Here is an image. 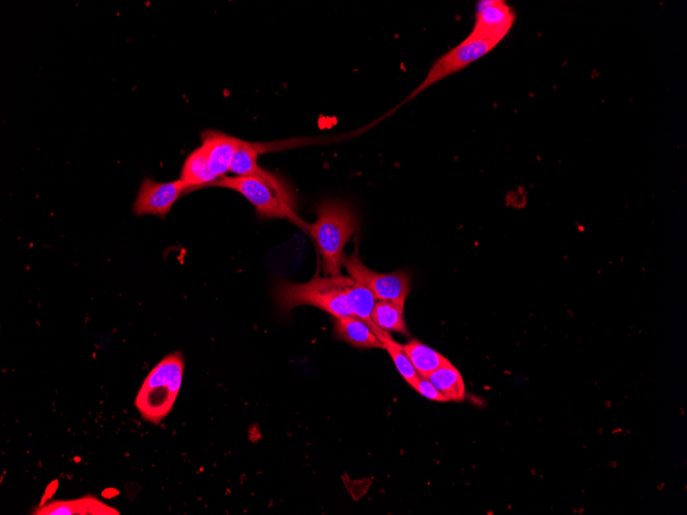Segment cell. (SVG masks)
<instances>
[{"label": "cell", "instance_id": "1", "mask_svg": "<svg viewBox=\"0 0 687 515\" xmlns=\"http://www.w3.org/2000/svg\"><path fill=\"white\" fill-rule=\"evenodd\" d=\"M307 231L320 252L325 276H341L344 249L359 231L353 208L341 201H325L317 208V220L307 225Z\"/></svg>", "mask_w": 687, "mask_h": 515}, {"label": "cell", "instance_id": "2", "mask_svg": "<svg viewBox=\"0 0 687 515\" xmlns=\"http://www.w3.org/2000/svg\"><path fill=\"white\" fill-rule=\"evenodd\" d=\"M186 361L182 352L165 356L143 381L135 399L141 417L159 425L173 410L182 389Z\"/></svg>", "mask_w": 687, "mask_h": 515}, {"label": "cell", "instance_id": "3", "mask_svg": "<svg viewBox=\"0 0 687 515\" xmlns=\"http://www.w3.org/2000/svg\"><path fill=\"white\" fill-rule=\"evenodd\" d=\"M351 277H314L307 283L281 282L275 288L279 310L287 313L301 306H311L331 314L334 318L352 316L346 292Z\"/></svg>", "mask_w": 687, "mask_h": 515}, {"label": "cell", "instance_id": "4", "mask_svg": "<svg viewBox=\"0 0 687 515\" xmlns=\"http://www.w3.org/2000/svg\"><path fill=\"white\" fill-rule=\"evenodd\" d=\"M500 43L475 31L452 50L444 54L430 67L422 83L409 95L406 102L414 99L423 91L455 75L470 64L482 59Z\"/></svg>", "mask_w": 687, "mask_h": 515}, {"label": "cell", "instance_id": "5", "mask_svg": "<svg viewBox=\"0 0 687 515\" xmlns=\"http://www.w3.org/2000/svg\"><path fill=\"white\" fill-rule=\"evenodd\" d=\"M343 266L349 277L367 286L378 301H388L405 308L411 290V276L406 271L378 273L369 269L360 260L358 248L354 253L344 254Z\"/></svg>", "mask_w": 687, "mask_h": 515}, {"label": "cell", "instance_id": "6", "mask_svg": "<svg viewBox=\"0 0 687 515\" xmlns=\"http://www.w3.org/2000/svg\"><path fill=\"white\" fill-rule=\"evenodd\" d=\"M208 187L236 191L255 207L257 214L261 218L288 219L304 230L306 229L307 224L302 222L297 213L288 210L275 193L265 183L255 177L226 175L216 179Z\"/></svg>", "mask_w": 687, "mask_h": 515}, {"label": "cell", "instance_id": "7", "mask_svg": "<svg viewBox=\"0 0 687 515\" xmlns=\"http://www.w3.org/2000/svg\"><path fill=\"white\" fill-rule=\"evenodd\" d=\"M271 144L252 143L241 140L235 153L231 170L237 176L255 177L265 183L278 197L281 203L296 213V194L283 179L258 164L259 156L270 151Z\"/></svg>", "mask_w": 687, "mask_h": 515}, {"label": "cell", "instance_id": "8", "mask_svg": "<svg viewBox=\"0 0 687 515\" xmlns=\"http://www.w3.org/2000/svg\"><path fill=\"white\" fill-rule=\"evenodd\" d=\"M189 192L185 183L178 179L157 182L151 178L143 180L133 205L136 216L154 215L165 218L180 197Z\"/></svg>", "mask_w": 687, "mask_h": 515}, {"label": "cell", "instance_id": "9", "mask_svg": "<svg viewBox=\"0 0 687 515\" xmlns=\"http://www.w3.org/2000/svg\"><path fill=\"white\" fill-rule=\"evenodd\" d=\"M516 22L513 9L502 0H483L477 6L473 31L501 43Z\"/></svg>", "mask_w": 687, "mask_h": 515}, {"label": "cell", "instance_id": "10", "mask_svg": "<svg viewBox=\"0 0 687 515\" xmlns=\"http://www.w3.org/2000/svg\"><path fill=\"white\" fill-rule=\"evenodd\" d=\"M241 139L221 131L207 130L202 134L204 150L210 170L216 179L227 175Z\"/></svg>", "mask_w": 687, "mask_h": 515}, {"label": "cell", "instance_id": "11", "mask_svg": "<svg viewBox=\"0 0 687 515\" xmlns=\"http://www.w3.org/2000/svg\"><path fill=\"white\" fill-rule=\"evenodd\" d=\"M34 515H120L118 509L96 496L87 495L74 500H55L36 507Z\"/></svg>", "mask_w": 687, "mask_h": 515}, {"label": "cell", "instance_id": "12", "mask_svg": "<svg viewBox=\"0 0 687 515\" xmlns=\"http://www.w3.org/2000/svg\"><path fill=\"white\" fill-rule=\"evenodd\" d=\"M337 337L360 349H383L371 326L354 316L335 318Z\"/></svg>", "mask_w": 687, "mask_h": 515}, {"label": "cell", "instance_id": "13", "mask_svg": "<svg viewBox=\"0 0 687 515\" xmlns=\"http://www.w3.org/2000/svg\"><path fill=\"white\" fill-rule=\"evenodd\" d=\"M179 179L185 183L189 192L207 188L216 180L201 146L186 159Z\"/></svg>", "mask_w": 687, "mask_h": 515}, {"label": "cell", "instance_id": "14", "mask_svg": "<svg viewBox=\"0 0 687 515\" xmlns=\"http://www.w3.org/2000/svg\"><path fill=\"white\" fill-rule=\"evenodd\" d=\"M375 335L383 345V349L388 352L397 371L401 374L404 380L413 388L419 378L418 373L413 366L405 347L397 343L390 333L377 327L373 322L369 324Z\"/></svg>", "mask_w": 687, "mask_h": 515}, {"label": "cell", "instance_id": "15", "mask_svg": "<svg viewBox=\"0 0 687 515\" xmlns=\"http://www.w3.org/2000/svg\"><path fill=\"white\" fill-rule=\"evenodd\" d=\"M404 347L416 372L423 378H429L433 372L450 362L445 356L418 340L410 341Z\"/></svg>", "mask_w": 687, "mask_h": 515}, {"label": "cell", "instance_id": "16", "mask_svg": "<svg viewBox=\"0 0 687 515\" xmlns=\"http://www.w3.org/2000/svg\"><path fill=\"white\" fill-rule=\"evenodd\" d=\"M428 379L445 396L448 402L464 400L466 394L464 380L451 362L433 372Z\"/></svg>", "mask_w": 687, "mask_h": 515}, {"label": "cell", "instance_id": "17", "mask_svg": "<svg viewBox=\"0 0 687 515\" xmlns=\"http://www.w3.org/2000/svg\"><path fill=\"white\" fill-rule=\"evenodd\" d=\"M372 322L388 333L409 336L404 308L388 301H378L372 313Z\"/></svg>", "mask_w": 687, "mask_h": 515}, {"label": "cell", "instance_id": "18", "mask_svg": "<svg viewBox=\"0 0 687 515\" xmlns=\"http://www.w3.org/2000/svg\"><path fill=\"white\" fill-rule=\"evenodd\" d=\"M346 302L352 316L372 323V313L378 299L367 286L352 280L347 288Z\"/></svg>", "mask_w": 687, "mask_h": 515}, {"label": "cell", "instance_id": "19", "mask_svg": "<svg viewBox=\"0 0 687 515\" xmlns=\"http://www.w3.org/2000/svg\"><path fill=\"white\" fill-rule=\"evenodd\" d=\"M413 389L427 399L439 402H448L445 396L436 388L435 385L430 382L428 378L419 376Z\"/></svg>", "mask_w": 687, "mask_h": 515}]
</instances>
